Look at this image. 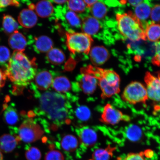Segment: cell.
I'll list each match as a JSON object with an SVG mask.
<instances>
[{
    "label": "cell",
    "mask_w": 160,
    "mask_h": 160,
    "mask_svg": "<svg viewBox=\"0 0 160 160\" xmlns=\"http://www.w3.org/2000/svg\"><path fill=\"white\" fill-rule=\"evenodd\" d=\"M35 59L30 60L23 52L14 51L5 73L14 84L13 92L21 93L37 74Z\"/></svg>",
    "instance_id": "cell-1"
},
{
    "label": "cell",
    "mask_w": 160,
    "mask_h": 160,
    "mask_svg": "<svg viewBox=\"0 0 160 160\" xmlns=\"http://www.w3.org/2000/svg\"><path fill=\"white\" fill-rule=\"evenodd\" d=\"M82 74H88L98 80L102 91L101 97L105 99L120 92V78L118 74L113 70L101 68L89 65L82 68Z\"/></svg>",
    "instance_id": "cell-2"
},
{
    "label": "cell",
    "mask_w": 160,
    "mask_h": 160,
    "mask_svg": "<svg viewBox=\"0 0 160 160\" xmlns=\"http://www.w3.org/2000/svg\"><path fill=\"white\" fill-rule=\"evenodd\" d=\"M39 111L50 119L61 121L68 113V104L64 96L52 92H45L39 99Z\"/></svg>",
    "instance_id": "cell-3"
},
{
    "label": "cell",
    "mask_w": 160,
    "mask_h": 160,
    "mask_svg": "<svg viewBox=\"0 0 160 160\" xmlns=\"http://www.w3.org/2000/svg\"><path fill=\"white\" fill-rule=\"evenodd\" d=\"M116 20L118 29L123 37L133 42L147 39L141 22L132 12L117 14Z\"/></svg>",
    "instance_id": "cell-4"
},
{
    "label": "cell",
    "mask_w": 160,
    "mask_h": 160,
    "mask_svg": "<svg viewBox=\"0 0 160 160\" xmlns=\"http://www.w3.org/2000/svg\"><path fill=\"white\" fill-rule=\"evenodd\" d=\"M66 44L69 51L75 54L77 53L88 55L93 41L91 36L84 33L67 32Z\"/></svg>",
    "instance_id": "cell-5"
},
{
    "label": "cell",
    "mask_w": 160,
    "mask_h": 160,
    "mask_svg": "<svg viewBox=\"0 0 160 160\" xmlns=\"http://www.w3.org/2000/svg\"><path fill=\"white\" fill-rule=\"evenodd\" d=\"M43 133V130L40 126L30 117L23 121L16 135L20 141L30 143L41 138Z\"/></svg>",
    "instance_id": "cell-6"
},
{
    "label": "cell",
    "mask_w": 160,
    "mask_h": 160,
    "mask_svg": "<svg viewBox=\"0 0 160 160\" xmlns=\"http://www.w3.org/2000/svg\"><path fill=\"white\" fill-rule=\"evenodd\" d=\"M122 98L132 105L145 103L149 99L146 87L137 81L132 82L126 87L122 94Z\"/></svg>",
    "instance_id": "cell-7"
},
{
    "label": "cell",
    "mask_w": 160,
    "mask_h": 160,
    "mask_svg": "<svg viewBox=\"0 0 160 160\" xmlns=\"http://www.w3.org/2000/svg\"><path fill=\"white\" fill-rule=\"evenodd\" d=\"M145 82L148 98L156 102H160V71L158 77L149 72L145 74Z\"/></svg>",
    "instance_id": "cell-8"
},
{
    "label": "cell",
    "mask_w": 160,
    "mask_h": 160,
    "mask_svg": "<svg viewBox=\"0 0 160 160\" xmlns=\"http://www.w3.org/2000/svg\"><path fill=\"white\" fill-rule=\"evenodd\" d=\"M125 117L121 111L108 103L104 108L101 121L107 124L115 125L123 120L129 119Z\"/></svg>",
    "instance_id": "cell-9"
},
{
    "label": "cell",
    "mask_w": 160,
    "mask_h": 160,
    "mask_svg": "<svg viewBox=\"0 0 160 160\" xmlns=\"http://www.w3.org/2000/svg\"><path fill=\"white\" fill-rule=\"evenodd\" d=\"M77 131L80 142L85 147H92L97 142V133L91 128L83 127L79 128Z\"/></svg>",
    "instance_id": "cell-10"
},
{
    "label": "cell",
    "mask_w": 160,
    "mask_h": 160,
    "mask_svg": "<svg viewBox=\"0 0 160 160\" xmlns=\"http://www.w3.org/2000/svg\"><path fill=\"white\" fill-rule=\"evenodd\" d=\"M89 53L92 63L95 67L103 65L110 58L108 51L103 46H96L93 47Z\"/></svg>",
    "instance_id": "cell-11"
},
{
    "label": "cell",
    "mask_w": 160,
    "mask_h": 160,
    "mask_svg": "<svg viewBox=\"0 0 160 160\" xmlns=\"http://www.w3.org/2000/svg\"><path fill=\"white\" fill-rule=\"evenodd\" d=\"M18 21L22 27L26 28H31L37 24L38 17L33 10L29 8L25 9L20 13Z\"/></svg>",
    "instance_id": "cell-12"
},
{
    "label": "cell",
    "mask_w": 160,
    "mask_h": 160,
    "mask_svg": "<svg viewBox=\"0 0 160 160\" xmlns=\"http://www.w3.org/2000/svg\"><path fill=\"white\" fill-rule=\"evenodd\" d=\"M81 27L83 33L91 36L97 34L101 28L98 20L91 16L84 18Z\"/></svg>",
    "instance_id": "cell-13"
},
{
    "label": "cell",
    "mask_w": 160,
    "mask_h": 160,
    "mask_svg": "<svg viewBox=\"0 0 160 160\" xmlns=\"http://www.w3.org/2000/svg\"><path fill=\"white\" fill-rule=\"evenodd\" d=\"M21 141L16 135L5 134L0 137V150L8 153L13 151Z\"/></svg>",
    "instance_id": "cell-14"
},
{
    "label": "cell",
    "mask_w": 160,
    "mask_h": 160,
    "mask_svg": "<svg viewBox=\"0 0 160 160\" xmlns=\"http://www.w3.org/2000/svg\"><path fill=\"white\" fill-rule=\"evenodd\" d=\"M79 81V85L84 93L86 94H92L94 92L98 84V80L91 75L82 74Z\"/></svg>",
    "instance_id": "cell-15"
},
{
    "label": "cell",
    "mask_w": 160,
    "mask_h": 160,
    "mask_svg": "<svg viewBox=\"0 0 160 160\" xmlns=\"http://www.w3.org/2000/svg\"><path fill=\"white\" fill-rule=\"evenodd\" d=\"M10 47L14 51L23 52L27 46V40L25 36L17 31L10 36L8 39Z\"/></svg>",
    "instance_id": "cell-16"
},
{
    "label": "cell",
    "mask_w": 160,
    "mask_h": 160,
    "mask_svg": "<svg viewBox=\"0 0 160 160\" xmlns=\"http://www.w3.org/2000/svg\"><path fill=\"white\" fill-rule=\"evenodd\" d=\"M53 77L49 71H43L39 72L35 77L36 86L42 91H46L52 85Z\"/></svg>",
    "instance_id": "cell-17"
},
{
    "label": "cell",
    "mask_w": 160,
    "mask_h": 160,
    "mask_svg": "<svg viewBox=\"0 0 160 160\" xmlns=\"http://www.w3.org/2000/svg\"><path fill=\"white\" fill-rule=\"evenodd\" d=\"M53 41L49 37L41 36L34 38L33 48L38 53L48 52L53 48Z\"/></svg>",
    "instance_id": "cell-18"
},
{
    "label": "cell",
    "mask_w": 160,
    "mask_h": 160,
    "mask_svg": "<svg viewBox=\"0 0 160 160\" xmlns=\"http://www.w3.org/2000/svg\"><path fill=\"white\" fill-rule=\"evenodd\" d=\"M36 13L40 17L47 18L53 13L54 8L51 1H42L38 2L35 5Z\"/></svg>",
    "instance_id": "cell-19"
},
{
    "label": "cell",
    "mask_w": 160,
    "mask_h": 160,
    "mask_svg": "<svg viewBox=\"0 0 160 160\" xmlns=\"http://www.w3.org/2000/svg\"><path fill=\"white\" fill-rule=\"evenodd\" d=\"M52 86L55 91L59 93H65L71 89V85L68 79L63 76H60L53 80Z\"/></svg>",
    "instance_id": "cell-20"
},
{
    "label": "cell",
    "mask_w": 160,
    "mask_h": 160,
    "mask_svg": "<svg viewBox=\"0 0 160 160\" xmlns=\"http://www.w3.org/2000/svg\"><path fill=\"white\" fill-rule=\"evenodd\" d=\"M116 147L110 145L105 149L100 148L96 150L92 155L91 160H110L113 157Z\"/></svg>",
    "instance_id": "cell-21"
},
{
    "label": "cell",
    "mask_w": 160,
    "mask_h": 160,
    "mask_svg": "<svg viewBox=\"0 0 160 160\" xmlns=\"http://www.w3.org/2000/svg\"><path fill=\"white\" fill-rule=\"evenodd\" d=\"M2 27L4 32L7 34L11 35L18 31L19 25L12 16L4 15L3 19Z\"/></svg>",
    "instance_id": "cell-22"
},
{
    "label": "cell",
    "mask_w": 160,
    "mask_h": 160,
    "mask_svg": "<svg viewBox=\"0 0 160 160\" xmlns=\"http://www.w3.org/2000/svg\"><path fill=\"white\" fill-rule=\"evenodd\" d=\"M47 58L50 63L55 65L61 64L65 60V54L61 50L56 48H53L47 52Z\"/></svg>",
    "instance_id": "cell-23"
},
{
    "label": "cell",
    "mask_w": 160,
    "mask_h": 160,
    "mask_svg": "<svg viewBox=\"0 0 160 160\" xmlns=\"http://www.w3.org/2000/svg\"><path fill=\"white\" fill-rule=\"evenodd\" d=\"M61 146L66 151L73 152L77 148L78 141L74 136L70 134L66 135L61 140Z\"/></svg>",
    "instance_id": "cell-24"
},
{
    "label": "cell",
    "mask_w": 160,
    "mask_h": 160,
    "mask_svg": "<svg viewBox=\"0 0 160 160\" xmlns=\"http://www.w3.org/2000/svg\"><path fill=\"white\" fill-rule=\"evenodd\" d=\"M146 38L154 42L160 39V25L151 22L147 26L145 30Z\"/></svg>",
    "instance_id": "cell-25"
},
{
    "label": "cell",
    "mask_w": 160,
    "mask_h": 160,
    "mask_svg": "<svg viewBox=\"0 0 160 160\" xmlns=\"http://www.w3.org/2000/svg\"><path fill=\"white\" fill-rule=\"evenodd\" d=\"M151 12V6L148 2L144 1L136 7L135 15L140 20H145L149 17Z\"/></svg>",
    "instance_id": "cell-26"
},
{
    "label": "cell",
    "mask_w": 160,
    "mask_h": 160,
    "mask_svg": "<svg viewBox=\"0 0 160 160\" xmlns=\"http://www.w3.org/2000/svg\"><path fill=\"white\" fill-rule=\"evenodd\" d=\"M4 119L8 125H15L19 120V116L15 107L10 105L5 108L4 113Z\"/></svg>",
    "instance_id": "cell-27"
},
{
    "label": "cell",
    "mask_w": 160,
    "mask_h": 160,
    "mask_svg": "<svg viewBox=\"0 0 160 160\" xmlns=\"http://www.w3.org/2000/svg\"><path fill=\"white\" fill-rule=\"evenodd\" d=\"M91 12L93 17L97 19L104 18L107 13V9L102 2L98 1L91 8Z\"/></svg>",
    "instance_id": "cell-28"
},
{
    "label": "cell",
    "mask_w": 160,
    "mask_h": 160,
    "mask_svg": "<svg viewBox=\"0 0 160 160\" xmlns=\"http://www.w3.org/2000/svg\"><path fill=\"white\" fill-rule=\"evenodd\" d=\"M70 11L77 13H82L85 10L86 5L84 1L73 0L67 1Z\"/></svg>",
    "instance_id": "cell-29"
},
{
    "label": "cell",
    "mask_w": 160,
    "mask_h": 160,
    "mask_svg": "<svg viewBox=\"0 0 160 160\" xmlns=\"http://www.w3.org/2000/svg\"><path fill=\"white\" fill-rule=\"evenodd\" d=\"M65 18L71 27L75 28L81 27L82 21L74 12L71 11L67 12L66 13Z\"/></svg>",
    "instance_id": "cell-30"
},
{
    "label": "cell",
    "mask_w": 160,
    "mask_h": 160,
    "mask_svg": "<svg viewBox=\"0 0 160 160\" xmlns=\"http://www.w3.org/2000/svg\"><path fill=\"white\" fill-rule=\"evenodd\" d=\"M25 157L27 160H40L41 158V153L37 148L32 147L27 150Z\"/></svg>",
    "instance_id": "cell-31"
},
{
    "label": "cell",
    "mask_w": 160,
    "mask_h": 160,
    "mask_svg": "<svg viewBox=\"0 0 160 160\" xmlns=\"http://www.w3.org/2000/svg\"><path fill=\"white\" fill-rule=\"evenodd\" d=\"M76 116L78 119L82 121L88 120L91 117V111L87 107L81 106L78 108L76 112Z\"/></svg>",
    "instance_id": "cell-32"
},
{
    "label": "cell",
    "mask_w": 160,
    "mask_h": 160,
    "mask_svg": "<svg viewBox=\"0 0 160 160\" xmlns=\"http://www.w3.org/2000/svg\"><path fill=\"white\" fill-rule=\"evenodd\" d=\"M11 52L10 50L7 47L0 46V65H7L11 58Z\"/></svg>",
    "instance_id": "cell-33"
},
{
    "label": "cell",
    "mask_w": 160,
    "mask_h": 160,
    "mask_svg": "<svg viewBox=\"0 0 160 160\" xmlns=\"http://www.w3.org/2000/svg\"><path fill=\"white\" fill-rule=\"evenodd\" d=\"M45 160H64L63 154L57 150H51L46 154Z\"/></svg>",
    "instance_id": "cell-34"
},
{
    "label": "cell",
    "mask_w": 160,
    "mask_h": 160,
    "mask_svg": "<svg viewBox=\"0 0 160 160\" xmlns=\"http://www.w3.org/2000/svg\"><path fill=\"white\" fill-rule=\"evenodd\" d=\"M155 46V54L152 60V63L154 65L160 67V41L156 42Z\"/></svg>",
    "instance_id": "cell-35"
},
{
    "label": "cell",
    "mask_w": 160,
    "mask_h": 160,
    "mask_svg": "<svg viewBox=\"0 0 160 160\" xmlns=\"http://www.w3.org/2000/svg\"><path fill=\"white\" fill-rule=\"evenodd\" d=\"M151 15L152 21L160 22V5H156L152 8Z\"/></svg>",
    "instance_id": "cell-36"
},
{
    "label": "cell",
    "mask_w": 160,
    "mask_h": 160,
    "mask_svg": "<svg viewBox=\"0 0 160 160\" xmlns=\"http://www.w3.org/2000/svg\"><path fill=\"white\" fill-rule=\"evenodd\" d=\"M143 152L140 153H130L126 156L124 160H147Z\"/></svg>",
    "instance_id": "cell-37"
},
{
    "label": "cell",
    "mask_w": 160,
    "mask_h": 160,
    "mask_svg": "<svg viewBox=\"0 0 160 160\" xmlns=\"http://www.w3.org/2000/svg\"><path fill=\"white\" fill-rule=\"evenodd\" d=\"M20 3L17 1L11 0H0V10L5 8L9 6L19 7Z\"/></svg>",
    "instance_id": "cell-38"
},
{
    "label": "cell",
    "mask_w": 160,
    "mask_h": 160,
    "mask_svg": "<svg viewBox=\"0 0 160 160\" xmlns=\"http://www.w3.org/2000/svg\"><path fill=\"white\" fill-rule=\"evenodd\" d=\"M6 77L5 72L0 69V89L4 86L5 83Z\"/></svg>",
    "instance_id": "cell-39"
},
{
    "label": "cell",
    "mask_w": 160,
    "mask_h": 160,
    "mask_svg": "<svg viewBox=\"0 0 160 160\" xmlns=\"http://www.w3.org/2000/svg\"><path fill=\"white\" fill-rule=\"evenodd\" d=\"M85 3L86 7L88 8H91L96 3H97L98 1H94V0H92V1H87V0H85L84 1Z\"/></svg>",
    "instance_id": "cell-40"
},
{
    "label": "cell",
    "mask_w": 160,
    "mask_h": 160,
    "mask_svg": "<svg viewBox=\"0 0 160 160\" xmlns=\"http://www.w3.org/2000/svg\"><path fill=\"white\" fill-rule=\"evenodd\" d=\"M130 4L133 7H136L142 2L143 1L141 0H136V1H128Z\"/></svg>",
    "instance_id": "cell-41"
},
{
    "label": "cell",
    "mask_w": 160,
    "mask_h": 160,
    "mask_svg": "<svg viewBox=\"0 0 160 160\" xmlns=\"http://www.w3.org/2000/svg\"><path fill=\"white\" fill-rule=\"evenodd\" d=\"M55 3L58 4H63L65 3L67 1H53Z\"/></svg>",
    "instance_id": "cell-42"
},
{
    "label": "cell",
    "mask_w": 160,
    "mask_h": 160,
    "mask_svg": "<svg viewBox=\"0 0 160 160\" xmlns=\"http://www.w3.org/2000/svg\"><path fill=\"white\" fill-rule=\"evenodd\" d=\"M3 155L2 154V152L0 150V160H3Z\"/></svg>",
    "instance_id": "cell-43"
}]
</instances>
